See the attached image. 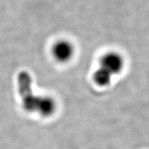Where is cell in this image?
Wrapping results in <instances>:
<instances>
[{
  "instance_id": "cell-1",
  "label": "cell",
  "mask_w": 149,
  "mask_h": 149,
  "mask_svg": "<svg viewBox=\"0 0 149 149\" xmlns=\"http://www.w3.org/2000/svg\"><path fill=\"white\" fill-rule=\"evenodd\" d=\"M18 84L22 107L26 112L36 113L43 117H49L55 113L56 104L54 99L48 96L35 95L32 88V79L28 72L19 73Z\"/></svg>"
},
{
  "instance_id": "cell-2",
  "label": "cell",
  "mask_w": 149,
  "mask_h": 149,
  "mask_svg": "<svg viewBox=\"0 0 149 149\" xmlns=\"http://www.w3.org/2000/svg\"><path fill=\"white\" fill-rule=\"evenodd\" d=\"M99 67L113 77L121 72L123 69V58L116 52H109L105 53L100 59Z\"/></svg>"
},
{
  "instance_id": "cell-3",
  "label": "cell",
  "mask_w": 149,
  "mask_h": 149,
  "mask_svg": "<svg viewBox=\"0 0 149 149\" xmlns=\"http://www.w3.org/2000/svg\"><path fill=\"white\" fill-rule=\"evenodd\" d=\"M52 54L54 59L59 63H67L73 57L74 47L68 40H59L53 45Z\"/></svg>"
},
{
  "instance_id": "cell-4",
  "label": "cell",
  "mask_w": 149,
  "mask_h": 149,
  "mask_svg": "<svg viewBox=\"0 0 149 149\" xmlns=\"http://www.w3.org/2000/svg\"><path fill=\"white\" fill-rule=\"evenodd\" d=\"M113 76L101 68H98L94 72L93 79L94 82L100 87H106L110 84Z\"/></svg>"
}]
</instances>
